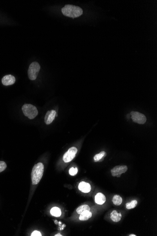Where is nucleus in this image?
Listing matches in <instances>:
<instances>
[{"label":"nucleus","instance_id":"ddd939ff","mask_svg":"<svg viewBox=\"0 0 157 236\" xmlns=\"http://www.w3.org/2000/svg\"><path fill=\"white\" fill-rule=\"evenodd\" d=\"M92 214L91 212L90 211H84L82 214H80V216L79 217V220L81 221L88 220L89 219L92 217Z\"/></svg>","mask_w":157,"mask_h":236},{"label":"nucleus","instance_id":"2eb2a0df","mask_svg":"<svg viewBox=\"0 0 157 236\" xmlns=\"http://www.w3.org/2000/svg\"><path fill=\"white\" fill-rule=\"evenodd\" d=\"M50 214L52 215L55 217H59L61 215V210L58 207H53L50 210Z\"/></svg>","mask_w":157,"mask_h":236},{"label":"nucleus","instance_id":"6e6552de","mask_svg":"<svg viewBox=\"0 0 157 236\" xmlns=\"http://www.w3.org/2000/svg\"><path fill=\"white\" fill-rule=\"evenodd\" d=\"M16 82L15 77L11 74H8L4 76L1 79L2 84L5 86L12 85Z\"/></svg>","mask_w":157,"mask_h":236},{"label":"nucleus","instance_id":"7ed1b4c3","mask_svg":"<svg viewBox=\"0 0 157 236\" xmlns=\"http://www.w3.org/2000/svg\"><path fill=\"white\" fill-rule=\"evenodd\" d=\"M22 109L24 114L30 119L35 118L38 114L36 107L30 104H25L23 106Z\"/></svg>","mask_w":157,"mask_h":236},{"label":"nucleus","instance_id":"f3484780","mask_svg":"<svg viewBox=\"0 0 157 236\" xmlns=\"http://www.w3.org/2000/svg\"><path fill=\"white\" fill-rule=\"evenodd\" d=\"M90 206H89L87 204H83L82 206H80L79 207H78L77 209L76 212L78 214H82L84 211H90Z\"/></svg>","mask_w":157,"mask_h":236},{"label":"nucleus","instance_id":"4be33fe9","mask_svg":"<svg viewBox=\"0 0 157 236\" xmlns=\"http://www.w3.org/2000/svg\"><path fill=\"white\" fill-rule=\"evenodd\" d=\"M130 236H136V235H134V234H130V235H129Z\"/></svg>","mask_w":157,"mask_h":236},{"label":"nucleus","instance_id":"9b49d317","mask_svg":"<svg viewBox=\"0 0 157 236\" xmlns=\"http://www.w3.org/2000/svg\"><path fill=\"white\" fill-rule=\"evenodd\" d=\"M95 200L97 204H104L106 201V196L102 193H98L96 195Z\"/></svg>","mask_w":157,"mask_h":236},{"label":"nucleus","instance_id":"aec40b11","mask_svg":"<svg viewBox=\"0 0 157 236\" xmlns=\"http://www.w3.org/2000/svg\"><path fill=\"white\" fill-rule=\"evenodd\" d=\"M7 168V165L4 161H0V172L4 171Z\"/></svg>","mask_w":157,"mask_h":236},{"label":"nucleus","instance_id":"412c9836","mask_svg":"<svg viewBox=\"0 0 157 236\" xmlns=\"http://www.w3.org/2000/svg\"><path fill=\"white\" fill-rule=\"evenodd\" d=\"M31 236H42L41 235V234L40 231H33V232H32V233L31 234Z\"/></svg>","mask_w":157,"mask_h":236},{"label":"nucleus","instance_id":"4468645a","mask_svg":"<svg viewBox=\"0 0 157 236\" xmlns=\"http://www.w3.org/2000/svg\"><path fill=\"white\" fill-rule=\"evenodd\" d=\"M106 156V153L104 151H101L99 154H96L94 157V161L95 162H100L103 160Z\"/></svg>","mask_w":157,"mask_h":236},{"label":"nucleus","instance_id":"1a4fd4ad","mask_svg":"<svg viewBox=\"0 0 157 236\" xmlns=\"http://www.w3.org/2000/svg\"><path fill=\"white\" fill-rule=\"evenodd\" d=\"M57 115L55 110H52L48 111L45 117V123L46 125H49L53 122L55 117Z\"/></svg>","mask_w":157,"mask_h":236},{"label":"nucleus","instance_id":"f03ea898","mask_svg":"<svg viewBox=\"0 0 157 236\" xmlns=\"http://www.w3.org/2000/svg\"><path fill=\"white\" fill-rule=\"evenodd\" d=\"M44 166L41 163L34 165L31 173L32 184L35 185L40 182L43 174Z\"/></svg>","mask_w":157,"mask_h":236},{"label":"nucleus","instance_id":"39448f33","mask_svg":"<svg viewBox=\"0 0 157 236\" xmlns=\"http://www.w3.org/2000/svg\"><path fill=\"white\" fill-rule=\"evenodd\" d=\"M78 152V150L76 148L73 147L70 148L63 155V160L65 163H69L73 160L74 159Z\"/></svg>","mask_w":157,"mask_h":236},{"label":"nucleus","instance_id":"5701e85b","mask_svg":"<svg viewBox=\"0 0 157 236\" xmlns=\"http://www.w3.org/2000/svg\"><path fill=\"white\" fill-rule=\"evenodd\" d=\"M55 236H62L61 234H57V235H55Z\"/></svg>","mask_w":157,"mask_h":236},{"label":"nucleus","instance_id":"423d86ee","mask_svg":"<svg viewBox=\"0 0 157 236\" xmlns=\"http://www.w3.org/2000/svg\"><path fill=\"white\" fill-rule=\"evenodd\" d=\"M131 115L132 120L136 123L143 125L146 122L147 118L145 115L138 112L132 111Z\"/></svg>","mask_w":157,"mask_h":236},{"label":"nucleus","instance_id":"dca6fc26","mask_svg":"<svg viewBox=\"0 0 157 236\" xmlns=\"http://www.w3.org/2000/svg\"><path fill=\"white\" fill-rule=\"evenodd\" d=\"M112 202L114 205L120 206L122 202V198L120 195H115L112 198Z\"/></svg>","mask_w":157,"mask_h":236},{"label":"nucleus","instance_id":"9d476101","mask_svg":"<svg viewBox=\"0 0 157 236\" xmlns=\"http://www.w3.org/2000/svg\"><path fill=\"white\" fill-rule=\"evenodd\" d=\"M78 188L80 191L85 193H88L91 191V185L89 183L82 182H80L78 186Z\"/></svg>","mask_w":157,"mask_h":236},{"label":"nucleus","instance_id":"f257e3e1","mask_svg":"<svg viewBox=\"0 0 157 236\" xmlns=\"http://www.w3.org/2000/svg\"><path fill=\"white\" fill-rule=\"evenodd\" d=\"M61 11L63 15L73 19L79 17L83 14V11L82 8L79 6L70 4L65 5L62 8Z\"/></svg>","mask_w":157,"mask_h":236},{"label":"nucleus","instance_id":"0eeeda50","mask_svg":"<svg viewBox=\"0 0 157 236\" xmlns=\"http://www.w3.org/2000/svg\"><path fill=\"white\" fill-rule=\"evenodd\" d=\"M128 170L126 166H118L111 170V174L112 176L120 177L122 174L125 173Z\"/></svg>","mask_w":157,"mask_h":236},{"label":"nucleus","instance_id":"f8f14e48","mask_svg":"<svg viewBox=\"0 0 157 236\" xmlns=\"http://www.w3.org/2000/svg\"><path fill=\"white\" fill-rule=\"evenodd\" d=\"M110 217L113 222L118 223L120 222L122 219V215L121 213L118 212L116 210H114L111 213Z\"/></svg>","mask_w":157,"mask_h":236},{"label":"nucleus","instance_id":"6ab92c4d","mask_svg":"<svg viewBox=\"0 0 157 236\" xmlns=\"http://www.w3.org/2000/svg\"><path fill=\"white\" fill-rule=\"evenodd\" d=\"M78 172V169L76 167H71L69 169V173L71 176H74L76 175Z\"/></svg>","mask_w":157,"mask_h":236},{"label":"nucleus","instance_id":"20e7f679","mask_svg":"<svg viewBox=\"0 0 157 236\" xmlns=\"http://www.w3.org/2000/svg\"><path fill=\"white\" fill-rule=\"evenodd\" d=\"M40 68V64L37 62H33L30 64L28 70V75L31 80L33 81L37 78Z\"/></svg>","mask_w":157,"mask_h":236},{"label":"nucleus","instance_id":"a211bd4d","mask_svg":"<svg viewBox=\"0 0 157 236\" xmlns=\"http://www.w3.org/2000/svg\"><path fill=\"white\" fill-rule=\"evenodd\" d=\"M137 204V201L136 200H133L130 202L127 203L126 204V207L128 209H132L136 207Z\"/></svg>","mask_w":157,"mask_h":236}]
</instances>
